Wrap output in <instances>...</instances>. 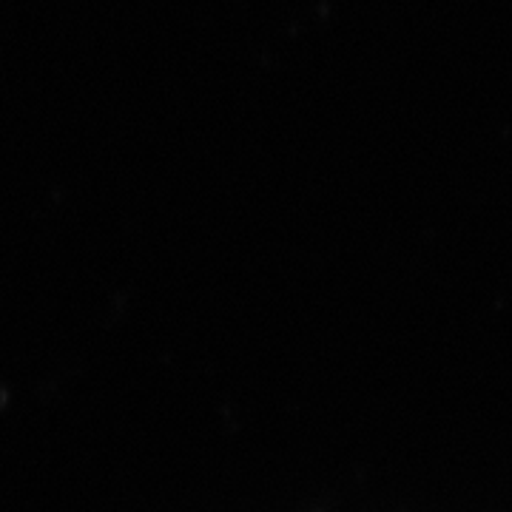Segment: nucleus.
Segmentation results:
<instances>
[]
</instances>
